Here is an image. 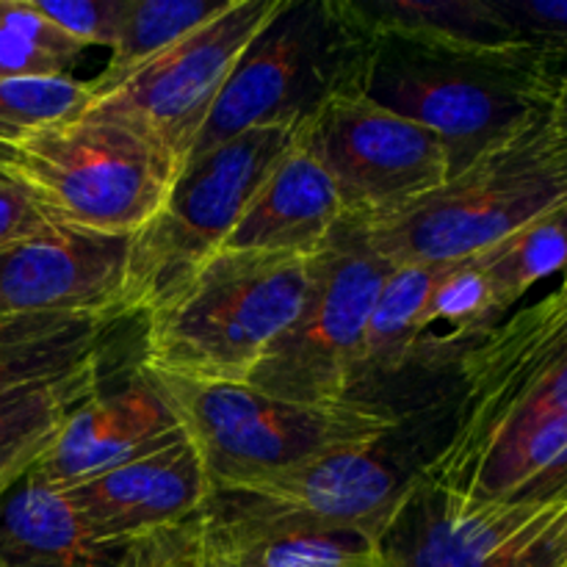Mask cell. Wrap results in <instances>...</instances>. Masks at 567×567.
Wrapping results in <instances>:
<instances>
[{"label":"cell","instance_id":"cell-1","mask_svg":"<svg viewBox=\"0 0 567 567\" xmlns=\"http://www.w3.org/2000/svg\"><path fill=\"white\" fill-rule=\"evenodd\" d=\"M457 374L452 432L419 474L460 502H496L520 452L567 421V271L460 349Z\"/></svg>","mask_w":567,"mask_h":567},{"label":"cell","instance_id":"cell-2","mask_svg":"<svg viewBox=\"0 0 567 567\" xmlns=\"http://www.w3.org/2000/svg\"><path fill=\"white\" fill-rule=\"evenodd\" d=\"M563 72L526 44L371 37L358 86L385 109L430 127L452 175L487 150L548 120Z\"/></svg>","mask_w":567,"mask_h":567},{"label":"cell","instance_id":"cell-3","mask_svg":"<svg viewBox=\"0 0 567 567\" xmlns=\"http://www.w3.org/2000/svg\"><path fill=\"white\" fill-rule=\"evenodd\" d=\"M310 280L313 258L221 249L144 316L138 365L177 380L247 385L297 321Z\"/></svg>","mask_w":567,"mask_h":567},{"label":"cell","instance_id":"cell-4","mask_svg":"<svg viewBox=\"0 0 567 567\" xmlns=\"http://www.w3.org/2000/svg\"><path fill=\"white\" fill-rule=\"evenodd\" d=\"M565 203L567 136L543 120L449 175L435 192L365 225L393 266H449Z\"/></svg>","mask_w":567,"mask_h":567},{"label":"cell","instance_id":"cell-5","mask_svg":"<svg viewBox=\"0 0 567 567\" xmlns=\"http://www.w3.org/2000/svg\"><path fill=\"white\" fill-rule=\"evenodd\" d=\"M197 449L210 487L252 485L347 449L380 446L399 419L371 399L293 402L249 385L153 374Z\"/></svg>","mask_w":567,"mask_h":567},{"label":"cell","instance_id":"cell-6","mask_svg":"<svg viewBox=\"0 0 567 567\" xmlns=\"http://www.w3.org/2000/svg\"><path fill=\"white\" fill-rule=\"evenodd\" d=\"M0 175L55 227L120 238L142 230L177 177L136 133L83 114L0 142Z\"/></svg>","mask_w":567,"mask_h":567},{"label":"cell","instance_id":"cell-7","mask_svg":"<svg viewBox=\"0 0 567 567\" xmlns=\"http://www.w3.org/2000/svg\"><path fill=\"white\" fill-rule=\"evenodd\" d=\"M302 122L252 127L183 166L161 208L131 236L122 319L150 316L221 252Z\"/></svg>","mask_w":567,"mask_h":567},{"label":"cell","instance_id":"cell-8","mask_svg":"<svg viewBox=\"0 0 567 567\" xmlns=\"http://www.w3.org/2000/svg\"><path fill=\"white\" fill-rule=\"evenodd\" d=\"M393 264L371 244L363 216L343 214L313 255L297 321L275 341L249 388L293 402H347L358 391L365 330Z\"/></svg>","mask_w":567,"mask_h":567},{"label":"cell","instance_id":"cell-9","mask_svg":"<svg viewBox=\"0 0 567 567\" xmlns=\"http://www.w3.org/2000/svg\"><path fill=\"white\" fill-rule=\"evenodd\" d=\"M363 53L365 39L336 14L332 0H288L238 59L192 158L252 127L308 120L332 92L358 86Z\"/></svg>","mask_w":567,"mask_h":567},{"label":"cell","instance_id":"cell-10","mask_svg":"<svg viewBox=\"0 0 567 567\" xmlns=\"http://www.w3.org/2000/svg\"><path fill=\"white\" fill-rule=\"evenodd\" d=\"M288 0H227L208 22L92 100L83 116L114 122L158 150L175 175L192 158L210 109L230 81L238 59Z\"/></svg>","mask_w":567,"mask_h":567},{"label":"cell","instance_id":"cell-11","mask_svg":"<svg viewBox=\"0 0 567 567\" xmlns=\"http://www.w3.org/2000/svg\"><path fill=\"white\" fill-rule=\"evenodd\" d=\"M380 546L388 567H563L567 496L460 502L415 471Z\"/></svg>","mask_w":567,"mask_h":567},{"label":"cell","instance_id":"cell-12","mask_svg":"<svg viewBox=\"0 0 567 567\" xmlns=\"http://www.w3.org/2000/svg\"><path fill=\"white\" fill-rule=\"evenodd\" d=\"M305 122L349 216L393 214L452 175L437 133L385 109L360 86L332 92Z\"/></svg>","mask_w":567,"mask_h":567},{"label":"cell","instance_id":"cell-13","mask_svg":"<svg viewBox=\"0 0 567 567\" xmlns=\"http://www.w3.org/2000/svg\"><path fill=\"white\" fill-rule=\"evenodd\" d=\"M380 446L347 449L308 465L210 493V515L255 526H313L347 529L382 543L388 524L404 496V476Z\"/></svg>","mask_w":567,"mask_h":567},{"label":"cell","instance_id":"cell-14","mask_svg":"<svg viewBox=\"0 0 567 567\" xmlns=\"http://www.w3.org/2000/svg\"><path fill=\"white\" fill-rule=\"evenodd\" d=\"M131 236L53 227L0 252V319L92 316L122 319Z\"/></svg>","mask_w":567,"mask_h":567},{"label":"cell","instance_id":"cell-15","mask_svg":"<svg viewBox=\"0 0 567 567\" xmlns=\"http://www.w3.org/2000/svg\"><path fill=\"white\" fill-rule=\"evenodd\" d=\"M181 419L158 382L136 365L131 380L109 393H94L75 408L31 474L48 485L66 487L133 463L183 441Z\"/></svg>","mask_w":567,"mask_h":567},{"label":"cell","instance_id":"cell-16","mask_svg":"<svg viewBox=\"0 0 567 567\" xmlns=\"http://www.w3.org/2000/svg\"><path fill=\"white\" fill-rule=\"evenodd\" d=\"M64 493L100 540L131 548L203 513L214 487L197 449L183 437Z\"/></svg>","mask_w":567,"mask_h":567},{"label":"cell","instance_id":"cell-17","mask_svg":"<svg viewBox=\"0 0 567 567\" xmlns=\"http://www.w3.org/2000/svg\"><path fill=\"white\" fill-rule=\"evenodd\" d=\"M341 216L336 181L310 142L308 122H302L221 249L313 258Z\"/></svg>","mask_w":567,"mask_h":567},{"label":"cell","instance_id":"cell-18","mask_svg":"<svg viewBox=\"0 0 567 567\" xmlns=\"http://www.w3.org/2000/svg\"><path fill=\"white\" fill-rule=\"evenodd\" d=\"M127 554L100 540L70 496L31 471L0 498V567H125Z\"/></svg>","mask_w":567,"mask_h":567},{"label":"cell","instance_id":"cell-19","mask_svg":"<svg viewBox=\"0 0 567 567\" xmlns=\"http://www.w3.org/2000/svg\"><path fill=\"white\" fill-rule=\"evenodd\" d=\"M205 515L208 543L238 567H388L377 537L313 526H255Z\"/></svg>","mask_w":567,"mask_h":567},{"label":"cell","instance_id":"cell-20","mask_svg":"<svg viewBox=\"0 0 567 567\" xmlns=\"http://www.w3.org/2000/svg\"><path fill=\"white\" fill-rule=\"evenodd\" d=\"M103 391V358L0 399V498L39 463L75 408Z\"/></svg>","mask_w":567,"mask_h":567},{"label":"cell","instance_id":"cell-21","mask_svg":"<svg viewBox=\"0 0 567 567\" xmlns=\"http://www.w3.org/2000/svg\"><path fill=\"white\" fill-rule=\"evenodd\" d=\"M336 14L358 37H402L426 42L509 44L493 0H332Z\"/></svg>","mask_w":567,"mask_h":567},{"label":"cell","instance_id":"cell-22","mask_svg":"<svg viewBox=\"0 0 567 567\" xmlns=\"http://www.w3.org/2000/svg\"><path fill=\"white\" fill-rule=\"evenodd\" d=\"M111 324L92 316L0 319V399L103 358Z\"/></svg>","mask_w":567,"mask_h":567},{"label":"cell","instance_id":"cell-23","mask_svg":"<svg viewBox=\"0 0 567 567\" xmlns=\"http://www.w3.org/2000/svg\"><path fill=\"white\" fill-rule=\"evenodd\" d=\"M443 266H393L365 330L358 365V388L377 377L399 374L424 343V308Z\"/></svg>","mask_w":567,"mask_h":567},{"label":"cell","instance_id":"cell-24","mask_svg":"<svg viewBox=\"0 0 567 567\" xmlns=\"http://www.w3.org/2000/svg\"><path fill=\"white\" fill-rule=\"evenodd\" d=\"M225 6L227 0H127L109 64L89 81L94 100L109 94L172 44L197 31Z\"/></svg>","mask_w":567,"mask_h":567},{"label":"cell","instance_id":"cell-25","mask_svg":"<svg viewBox=\"0 0 567 567\" xmlns=\"http://www.w3.org/2000/svg\"><path fill=\"white\" fill-rule=\"evenodd\" d=\"M480 258L496 288L498 305L509 316L532 288L567 271V203L480 252Z\"/></svg>","mask_w":567,"mask_h":567},{"label":"cell","instance_id":"cell-26","mask_svg":"<svg viewBox=\"0 0 567 567\" xmlns=\"http://www.w3.org/2000/svg\"><path fill=\"white\" fill-rule=\"evenodd\" d=\"M83 50L39 11L37 0H0V78H72Z\"/></svg>","mask_w":567,"mask_h":567},{"label":"cell","instance_id":"cell-27","mask_svg":"<svg viewBox=\"0 0 567 567\" xmlns=\"http://www.w3.org/2000/svg\"><path fill=\"white\" fill-rule=\"evenodd\" d=\"M504 310L498 305L496 288L482 266L480 255L465 258L460 264L443 266L441 280L432 288L430 302L424 308V341L430 338L432 327H449V343H463L468 347L474 338L496 327L504 319Z\"/></svg>","mask_w":567,"mask_h":567},{"label":"cell","instance_id":"cell-28","mask_svg":"<svg viewBox=\"0 0 567 567\" xmlns=\"http://www.w3.org/2000/svg\"><path fill=\"white\" fill-rule=\"evenodd\" d=\"M89 81L75 78H0V142L22 136L33 127L75 120L92 105Z\"/></svg>","mask_w":567,"mask_h":567},{"label":"cell","instance_id":"cell-29","mask_svg":"<svg viewBox=\"0 0 567 567\" xmlns=\"http://www.w3.org/2000/svg\"><path fill=\"white\" fill-rule=\"evenodd\" d=\"M509 39L567 66V0H493Z\"/></svg>","mask_w":567,"mask_h":567},{"label":"cell","instance_id":"cell-30","mask_svg":"<svg viewBox=\"0 0 567 567\" xmlns=\"http://www.w3.org/2000/svg\"><path fill=\"white\" fill-rule=\"evenodd\" d=\"M39 11L83 48H114L127 0H37Z\"/></svg>","mask_w":567,"mask_h":567},{"label":"cell","instance_id":"cell-31","mask_svg":"<svg viewBox=\"0 0 567 567\" xmlns=\"http://www.w3.org/2000/svg\"><path fill=\"white\" fill-rule=\"evenodd\" d=\"M125 567H210L203 513L131 546Z\"/></svg>","mask_w":567,"mask_h":567},{"label":"cell","instance_id":"cell-32","mask_svg":"<svg viewBox=\"0 0 567 567\" xmlns=\"http://www.w3.org/2000/svg\"><path fill=\"white\" fill-rule=\"evenodd\" d=\"M53 227V221L25 188L0 175V252L31 241Z\"/></svg>","mask_w":567,"mask_h":567},{"label":"cell","instance_id":"cell-33","mask_svg":"<svg viewBox=\"0 0 567 567\" xmlns=\"http://www.w3.org/2000/svg\"><path fill=\"white\" fill-rule=\"evenodd\" d=\"M548 120H551V125L557 127L559 133H565V136H567V66L563 70V75H559L557 97H554V105H551V114H548Z\"/></svg>","mask_w":567,"mask_h":567},{"label":"cell","instance_id":"cell-34","mask_svg":"<svg viewBox=\"0 0 567 567\" xmlns=\"http://www.w3.org/2000/svg\"><path fill=\"white\" fill-rule=\"evenodd\" d=\"M203 518H205V515H203ZM205 535H208V532H205ZM208 554H210V567H238V565L227 563L225 557H219V554H216L214 548H210V543H208Z\"/></svg>","mask_w":567,"mask_h":567},{"label":"cell","instance_id":"cell-35","mask_svg":"<svg viewBox=\"0 0 567 567\" xmlns=\"http://www.w3.org/2000/svg\"><path fill=\"white\" fill-rule=\"evenodd\" d=\"M563 567H567V563H565V565H563Z\"/></svg>","mask_w":567,"mask_h":567}]
</instances>
